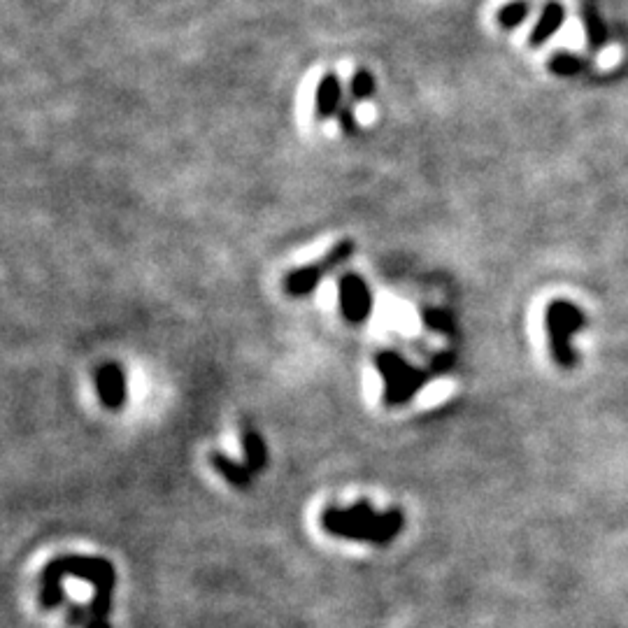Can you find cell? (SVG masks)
Segmentation results:
<instances>
[{
  "instance_id": "8992f818",
  "label": "cell",
  "mask_w": 628,
  "mask_h": 628,
  "mask_svg": "<svg viewBox=\"0 0 628 628\" xmlns=\"http://www.w3.org/2000/svg\"><path fill=\"white\" fill-rule=\"evenodd\" d=\"M94 384L105 410L117 412L124 408L128 398V384L124 368L119 363H103V366H98L94 373Z\"/></svg>"
},
{
  "instance_id": "30bf717a",
  "label": "cell",
  "mask_w": 628,
  "mask_h": 628,
  "mask_svg": "<svg viewBox=\"0 0 628 628\" xmlns=\"http://www.w3.org/2000/svg\"><path fill=\"white\" fill-rule=\"evenodd\" d=\"M419 317H421V324H424L426 331H433V333H440V335H449V338H452V335H454V317L447 310L421 308Z\"/></svg>"
},
{
  "instance_id": "7a4b0ae2",
  "label": "cell",
  "mask_w": 628,
  "mask_h": 628,
  "mask_svg": "<svg viewBox=\"0 0 628 628\" xmlns=\"http://www.w3.org/2000/svg\"><path fill=\"white\" fill-rule=\"evenodd\" d=\"M321 528L333 538L370 542V545H389L401 535L405 526V517L401 508H389L377 512L366 498L356 501L347 508L340 505H328L321 512Z\"/></svg>"
},
{
  "instance_id": "6da1fadb",
  "label": "cell",
  "mask_w": 628,
  "mask_h": 628,
  "mask_svg": "<svg viewBox=\"0 0 628 628\" xmlns=\"http://www.w3.org/2000/svg\"><path fill=\"white\" fill-rule=\"evenodd\" d=\"M63 577H77V580L94 584V598H91L87 608V628H110L107 626V615L112 610V591L114 584H117V573H114L112 563L101 559V556L80 554L59 556V559L49 561L40 577V605L45 610L61 608L63 601H66Z\"/></svg>"
},
{
  "instance_id": "5b68a950",
  "label": "cell",
  "mask_w": 628,
  "mask_h": 628,
  "mask_svg": "<svg viewBox=\"0 0 628 628\" xmlns=\"http://www.w3.org/2000/svg\"><path fill=\"white\" fill-rule=\"evenodd\" d=\"M338 305L347 324L361 326L373 314V291L361 275L347 273L338 280Z\"/></svg>"
},
{
  "instance_id": "3957f363",
  "label": "cell",
  "mask_w": 628,
  "mask_h": 628,
  "mask_svg": "<svg viewBox=\"0 0 628 628\" xmlns=\"http://www.w3.org/2000/svg\"><path fill=\"white\" fill-rule=\"evenodd\" d=\"M375 368L380 373L384 389H382V403L387 408H401V405L410 403L426 384L433 380V370L417 368L405 359L396 349H384V352L375 354Z\"/></svg>"
},
{
  "instance_id": "52a82bcc",
  "label": "cell",
  "mask_w": 628,
  "mask_h": 628,
  "mask_svg": "<svg viewBox=\"0 0 628 628\" xmlns=\"http://www.w3.org/2000/svg\"><path fill=\"white\" fill-rule=\"evenodd\" d=\"M342 84L340 77L328 73L321 77V82L317 84V91H314V117L319 121H326L331 117H338L342 110Z\"/></svg>"
},
{
  "instance_id": "277c9868",
  "label": "cell",
  "mask_w": 628,
  "mask_h": 628,
  "mask_svg": "<svg viewBox=\"0 0 628 628\" xmlns=\"http://www.w3.org/2000/svg\"><path fill=\"white\" fill-rule=\"evenodd\" d=\"M354 247H356L354 240H340L338 245H333L331 249H328V254L321 261H314V263H308V266L291 270L282 282L287 296L305 298L314 294V289L319 287L321 280H324L333 268H338L340 263H345L349 256L354 254Z\"/></svg>"
},
{
  "instance_id": "8fae6325",
  "label": "cell",
  "mask_w": 628,
  "mask_h": 628,
  "mask_svg": "<svg viewBox=\"0 0 628 628\" xmlns=\"http://www.w3.org/2000/svg\"><path fill=\"white\" fill-rule=\"evenodd\" d=\"M375 91H377V82L368 70H359V73L352 75V80H349V96H352L354 103L368 101V98L375 96Z\"/></svg>"
},
{
  "instance_id": "ba28073f",
  "label": "cell",
  "mask_w": 628,
  "mask_h": 628,
  "mask_svg": "<svg viewBox=\"0 0 628 628\" xmlns=\"http://www.w3.org/2000/svg\"><path fill=\"white\" fill-rule=\"evenodd\" d=\"M210 466L235 489H247L249 484H252L254 473L247 468L245 461H233L231 456H226L221 452H212Z\"/></svg>"
},
{
  "instance_id": "4fadbf2b",
  "label": "cell",
  "mask_w": 628,
  "mask_h": 628,
  "mask_svg": "<svg viewBox=\"0 0 628 628\" xmlns=\"http://www.w3.org/2000/svg\"><path fill=\"white\" fill-rule=\"evenodd\" d=\"M354 101L352 103H345L342 105V110H340V114H338V121H340V126H342V131L345 133H356L359 131V124H356V112H354Z\"/></svg>"
},
{
  "instance_id": "7c38bea8",
  "label": "cell",
  "mask_w": 628,
  "mask_h": 628,
  "mask_svg": "<svg viewBox=\"0 0 628 628\" xmlns=\"http://www.w3.org/2000/svg\"><path fill=\"white\" fill-rule=\"evenodd\" d=\"M526 14H528V3H524V0H515V3L503 7L501 14H498V21H501L505 28H515L526 19Z\"/></svg>"
},
{
  "instance_id": "9c48e42d",
  "label": "cell",
  "mask_w": 628,
  "mask_h": 628,
  "mask_svg": "<svg viewBox=\"0 0 628 628\" xmlns=\"http://www.w3.org/2000/svg\"><path fill=\"white\" fill-rule=\"evenodd\" d=\"M240 447L245 454V463L252 473H261L268 466V445L254 428L245 426L240 431Z\"/></svg>"
}]
</instances>
